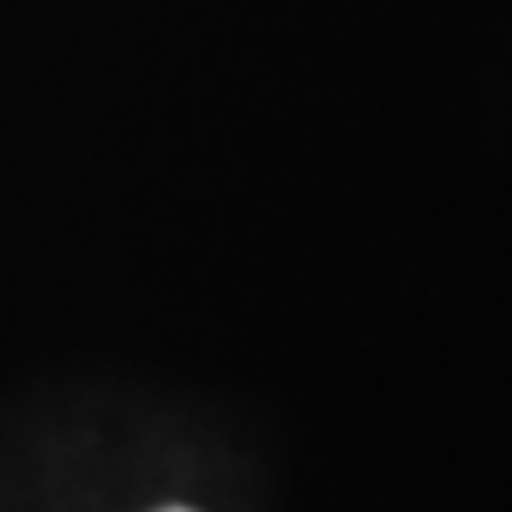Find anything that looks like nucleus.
Instances as JSON below:
<instances>
[{
    "mask_svg": "<svg viewBox=\"0 0 512 512\" xmlns=\"http://www.w3.org/2000/svg\"><path fill=\"white\" fill-rule=\"evenodd\" d=\"M162 512H195V508H162Z\"/></svg>",
    "mask_w": 512,
    "mask_h": 512,
    "instance_id": "obj_1",
    "label": "nucleus"
}]
</instances>
